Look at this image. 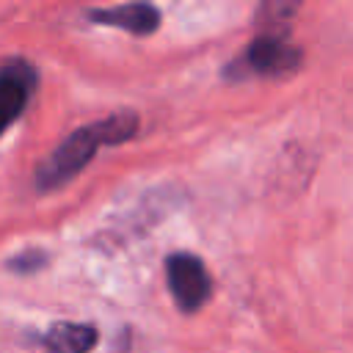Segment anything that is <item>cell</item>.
I'll list each match as a JSON object with an SVG mask.
<instances>
[{
	"instance_id": "1",
	"label": "cell",
	"mask_w": 353,
	"mask_h": 353,
	"mask_svg": "<svg viewBox=\"0 0 353 353\" xmlns=\"http://www.w3.org/2000/svg\"><path fill=\"white\" fill-rule=\"evenodd\" d=\"M138 130V116L135 113H113L102 121L85 124L80 130H74L39 168L36 174V185L41 190H52L63 182H69L72 176H77L91 157L97 154L99 146H113L121 143L127 138H132Z\"/></svg>"
},
{
	"instance_id": "2",
	"label": "cell",
	"mask_w": 353,
	"mask_h": 353,
	"mask_svg": "<svg viewBox=\"0 0 353 353\" xmlns=\"http://www.w3.org/2000/svg\"><path fill=\"white\" fill-rule=\"evenodd\" d=\"M165 276L174 301L185 312H196L210 301L212 281L204 268V262L193 254H171L165 259Z\"/></svg>"
},
{
	"instance_id": "3",
	"label": "cell",
	"mask_w": 353,
	"mask_h": 353,
	"mask_svg": "<svg viewBox=\"0 0 353 353\" xmlns=\"http://www.w3.org/2000/svg\"><path fill=\"white\" fill-rule=\"evenodd\" d=\"M298 63H301V52L292 44H287L276 36H259L245 50L240 63H234V66H240V74H265V77H270V74H284V72L295 69Z\"/></svg>"
},
{
	"instance_id": "4",
	"label": "cell",
	"mask_w": 353,
	"mask_h": 353,
	"mask_svg": "<svg viewBox=\"0 0 353 353\" xmlns=\"http://www.w3.org/2000/svg\"><path fill=\"white\" fill-rule=\"evenodd\" d=\"M88 19L99 22V25L121 28L135 36H146V33L157 30V25H160V14L149 3H124V6H113V8H94V11H88Z\"/></svg>"
},
{
	"instance_id": "5",
	"label": "cell",
	"mask_w": 353,
	"mask_h": 353,
	"mask_svg": "<svg viewBox=\"0 0 353 353\" xmlns=\"http://www.w3.org/2000/svg\"><path fill=\"white\" fill-rule=\"evenodd\" d=\"M33 85V72L25 63H8L0 72V132L22 113Z\"/></svg>"
},
{
	"instance_id": "6",
	"label": "cell",
	"mask_w": 353,
	"mask_h": 353,
	"mask_svg": "<svg viewBox=\"0 0 353 353\" xmlns=\"http://www.w3.org/2000/svg\"><path fill=\"white\" fill-rule=\"evenodd\" d=\"M97 345L94 325L83 323H58L44 334L47 353H88Z\"/></svg>"
}]
</instances>
